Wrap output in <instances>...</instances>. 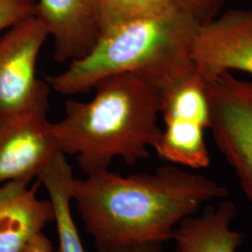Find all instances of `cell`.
<instances>
[{
	"instance_id": "cell-1",
	"label": "cell",
	"mask_w": 252,
	"mask_h": 252,
	"mask_svg": "<svg viewBox=\"0 0 252 252\" xmlns=\"http://www.w3.org/2000/svg\"><path fill=\"white\" fill-rule=\"evenodd\" d=\"M70 192L99 252L164 244L185 219L230 195L225 186L175 164L128 176L105 169L75 177Z\"/></svg>"
},
{
	"instance_id": "cell-2",
	"label": "cell",
	"mask_w": 252,
	"mask_h": 252,
	"mask_svg": "<svg viewBox=\"0 0 252 252\" xmlns=\"http://www.w3.org/2000/svg\"><path fill=\"white\" fill-rule=\"evenodd\" d=\"M89 101L69 100L64 116L49 129L63 154L76 157L85 175L108 169L115 158L133 165L148 158L162 129L161 92L124 73L98 81Z\"/></svg>"
},
{
	"instance_id": "cell-3",
	"label": "cell",
	"mask_w": 252,
	"mask_h": 252,
	"mask_svg": "<svg viewBox=\"0 0 252 252\" xmlns=\"http://www.w3.org/2000/svg\"><path fill=\"white\" fill-rule=\"evenodd\" d=\"M200 26L182 9L119 22L101 32L89 54L46 81L55 92L74 95L109 76L132 73L162 92L194 72L190 48Z\"/></svg>"
},
{
	"instance_id": "cell-4",
	"label": "cell",
	"mask_w": 252,
	"mask_h": 252,
	"mask_svg": "<svg viewBox=\"0 0 252 252\" xmlns=\"http://www.w3.org/2000/svg\"><path fill=\"white\" fill-rule=\"evenodd\" d=\"M164 129L155 147L166 162L190 169L210 164L204 131L210 127L207 82L195 72L161 92Z\"/></svg>"
},
{
	"instance_id": "cell-5",
	"label": "cell",
	"mask_w": 252,
	"mask_h": 252,
	"mask_svg": "<svg viewBox=\"0 0 252 252\" xmlns=\"http://www.w3.org/2000/svg\"><path fill=\"white\" fill-rule=\"evenodd\" d=\"M207 92L213 140L252 206V81L227 71L207 83Z\"/></svg>"
},
{
	"instance_id": "cell-6",
	"label": "cell",
	"mask_w": 252,
	"mask_h": 252,
	"mask_svg": "<svg viewBox=\"0 0 252 252\" xmlns=\"http://www.w3.org/2000/svg\"><path fill=\"white\" fill-rule=\"evenodd\" d=\"M49 36L36 15L7 29L0 37V114L23 110L50 94L36 77L38 55Z\"/></svg>"
},
{
	"instance_id": "cell-7",
	"label": "cell",
	"mask_w": 252,
	"mask_h": 252,
	"mask_svg": "<svg viewBox=\"0 0 252 252\" xmlns=\"http://www.w3.org/2000/svg\"><path fill=\"white\" fill-rule=\"evenodd\" d=\"M49 95L23 110L0 114V184L31 183L59 151L47 119Z\"/></svg>"
},
{
	"instance_id": "cell-8",
	"label": "cell",
	"mask_w": 252,
	"mask_h": 252,
	"mask_svg": "<svg viewBox=\"0 0 252 252\" xmlns=\"http://www.w3.org/2000/svg\"><path fill=\"white\" fill-rule=\"evenodd\" d=\"M190 59L207 83L231 70L252 74V9H229L200 26Z\"/></svg>"
},
{
	"instance_id": "cell-9",
	"label": "cell",
	"mask_w": 252,
	"mask_h": 252,
	"mask_svg": "<svg viewBox=\"0 0 252 252\" xmlns=\"http://www.w3.org/2000/svg\"><path fill=\"white\" fill-rule=\"evenodd\" d=\"M36 16L53 37L57 62L85 56L99 38L97 0H37Z\"/></svg>"
},
{
	"instance_id": "cell-10",
	"label": "cell",
	"mask_w": 252,
	"mask_h": 252,
	"mask_svg": "<svg viewBox=\"0 0 252 252\" xmlns=\"http://www.w3.org/2000/svg\"><path fill=\"white\" fill-rule=\"evenodd\" d=\"M35 184L9 181L0 184V252H21L27 242L54 221L49 199L37 195Z\"/></svg>"
},
{
	"instance_id": "cell-11",
	"label": "cell",
	"mask_w": 252,
	"mask_h": 252,
	"mask_svg": "<svg viewBox=\"0 0 252 252\" xmlns=\"http://www.w3.org/2000/svg\"><path fill=\"white\" fill-rule=\"evenodd\" d=\"M237 208L231 199L207 206L201 214L185 219L175 230L172 240L176 252H236L244 234L233 228Z\"/></svg>"
},
{
	"instance_id": "cell-12",
	"label": "cell",
	"mask_w": 252,
	"mask_h": 252,
	"mask_svg": "<svg viewBox=\"0 0 252 252\" xmlns=\"http://www.w3.org/2000/svg\"><path fill=\"white\" fill-rule=\"evenodd\" d=\"M74 178L66 155L58 151L37 179L54 207L58 252H87L71 212L70 186Z\"/></svg>"
},
{
	"instance_id": "cell-13",
	"label": "cell",
	"mask_w": 252,
	"mask_h": 252,
	"mask_svg": "<svg viewBox=\"0 0 252 252\" xmlns=\"http://www.w3.org/2000/svg\"><path fill=\"white\" fill-rule=\"evenodd\" d=\"M175 9H181L172 0H97L100 34L125 20L162 14Z\"/></svg>"
},
{
	"instance_id": "cell-14",
	"label": "cell",
	"mask_w": 252,
	"mask_h": 252,
	"mask_svg": "<svg viewBox=\"0 0 252 252\" xmlns=\"http://www.w3.org/2000/svg\"><path fill=\"white\" fill-rule=\"evenodd\" d=\"M37 0H0V32L36 15Z\"/></svg>"
},
{
	"instance_id": "cell-15",
	"label": "cell",
	"mask_w": 252,
	"mask_h": 252,
	"mask_svg": "<svg viewBox=\"0 0 252 252\" xmlns=\"http://www.w3.org/2000/svg\"><path fill=\"white\" fill-rule=\"evenodd\" d=\"M202 26L216 18L228 0H172Z\"/></svg>"
},
{
	"instance_id": "cell-16",
	"label": "cell",
	"mask_w": 252,
	"mask_h": 252,
	"mask_svg": "<svg viewBox=\"0 0 252 252\" xmlns=\"http://www.w3.org/2000/svg\"><path fill=\"white\" fill-rule=\"evenodd\" d=\"M21 252H58L52 240L43 232L36 234L24 247Z\"/></svg>"
},
{
	"instance_id": "cell-17",
	"label": "cell",
	"mask_w": 252,
	"mask_h": 252,
	"mask_svg": "<svg viewBox=\"0 0 252 252\" xmlns=\"http://www.w3.org/2000/svg\"><path fill=\"white\" fill-rule=\"evenodd\" d=\"M110 252H168L165 248L164 244L162 243H147L129 246L126 248L118 249L116 251Z\"/></svg>"
}]
</instances>
